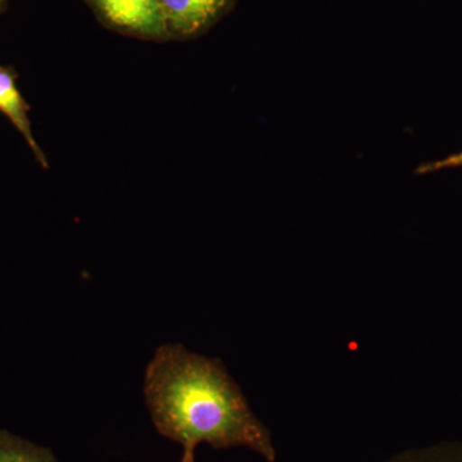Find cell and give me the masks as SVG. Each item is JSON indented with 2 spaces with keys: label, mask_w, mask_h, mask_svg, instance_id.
Here are the masks:
<instances>
[{
  "label": "cell",
  "mask_w": 462,
  "mask_h": 462,
  "mask_svg": "<svg viewBox=\"0 0 462 462\" xmlns=\"http://www.w3.org/2000/svg\"><path fill=\"white\" fill-rule=\"evenodd\" d=\"M144 396L161 436L182 447L181 461L196 462L197 447H245L275 462L272 433L258 420L221 361L180 345L160 346L145 372Z\"/></svg>",
  "instance_id": "6da1fadb"
},
{
  "label": "cell",
  "mask_w": 462,
  "mask_h": 462,
  "mask_svg": "<svg viewBox=\"0 0 462 462\" xmlns=\"http://www.w3.org/2000/svg\"><path fill=\"white\" fill-rule=\"evenodd\" d=\"M97 17L126 35L148 41H169L160 0H85Z\"/></svg>",
  "instance_id": "7a4b0ae2"
},
{
  "label": "cell",
  "mask_w": 462,
  "mask_h": 462,
  "mask_svg": "<svg viewBox=\"0 0 462 462\" xmlns=\"http://www.w3.org/2000/svg\"><path fill=\"white\" fill-rule=\"evenodd\" d=\"M233 0H160L170 39H187L214 25Z\"/></svg>",
  "instance_id": "3957f363"
},
{
  "label": "cell",
  "mask_w": 462,
  "mask_h": 462,
  "mask_svg": "<svg viewBox=\"0 0 462 462\" xmlns=\"http://www.w3.org/2000/svg\"><path fill=\"white\" fill-rule=\"evenodd\" d=\"M16 80L17 74L14 69L0 65V112L7 116L8 120L23 136L39 165L42 169H50L47 157L32 134L29 117L32 108L18 89Z\"/></svg>",
  "instance_id": "277c9868"
},
{
  "label": "cell",
  "mask_w": 462,
  "mask_h": 462,
  "mask_svg": "<svg viewBox=\"0 0 462 462\" xmlns=\"http://www.w3.org/2000/svg\"><path fill=\"white\" fill-rule=\"evenodd\" d=\"M0 462H60L48 447L0 430Z\"/></svg>",
  "instance_id": "5b68a950"
},
{
  "label": "cell",
  "mask_w": 462,
  "mask_h": 462,
  "mask_svg": "<svg viewBox=\"0 0 462 462\" xmlns=\"http://www.w3.org/2000/svg\"><path fill=\"white\" fill-rule=\"evenodd\" d=\"M384 462H462V442H443L410 449Z\"/></svg>",
  "instance_id": "8992f818"
},
{
  "label": "cell",
  "mask_w": 462,
  "mask_h": 462,
  "mask_svg": "<svg viewBox=\"0 0 462 462\" xmlns=\"http://www.w3.org/2000/svg\"><path fill=\"white\" fill-rule=\"evenodd\" d=\"M456 167H462V151L443 158V160L424 163V165H421L416 170V172H418L419 175H428V173L442 171V170L447 169H456Z\"/></svg>",
  "instance_id": "52a82bcc"
},
{
  "label": "cell",
  "mask_w": 462,
  "mask_h": 462,
  "mask_svg": "<svg viewBox=\"0 0 462 462\" xmlns=\"http://www.w3.org/2000/svg\"><path fill=\"white\" fill-rule=\"evenodd\" d=\"M8 0H0V12L5 11V7H7Z\"/></svg>",
  "instance_id": "ba28073f"
},
{
  "label": "cell",
  "mask_w": 462,
  "mask_h": 462,
  "mask_svg": "<svg viewBox=\"0 0 462 462\" xmlns=\"http://www.w3.org/2000/svg\"><path fill=\"white\" fill-rule=\"evenodd\" d=\"M180 462H184V461H180Z\"/></svg>",
  "instance_id": "9c48e42d"
}]
</instances>
